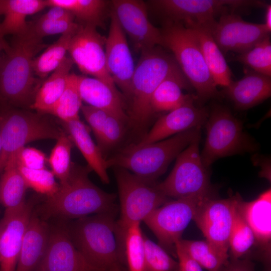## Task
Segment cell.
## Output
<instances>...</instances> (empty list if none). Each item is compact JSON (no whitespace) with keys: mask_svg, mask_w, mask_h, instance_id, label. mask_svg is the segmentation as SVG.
<instances>
[{"mask_svg":"<svg viewBox=\"0 0 271 271\" xmlns=\"http://www.w3.org/2000/svg\"><path fill=\"white\" fill-rule=\"evenodd\" d=\"M4 5H5V0H0V16L3 15ZM0 24H1V22H0Z\"/></svg>","mask_w":271,"mask_h":271,"instance_id":"obj_51","label":"cell"},{"mask_svg":"<svg viewBox=\"0 0 271 271\" xmlns=\"http://www.w3.org/2000/svg\"><path fill=\"white\" fill-rule=\"evenodd\" d=\"M50 8V9L39 19L53 21L74 20V16L68 11L59 7Z\"/></svg>","mask_w":271,"mask_h":271,"instance_id":"obj_46","label":"cell"},{"mask_svg":"<svg viewBox=\"0 0 271 271\" xmlns=\"http://www.w3.org/2000/svg\"><path fill=\"white\" fill-rule=\"evenodd\" d=\"M46 157L41 151L34 148L24 147L16 155V162L18 166L30 169H44Z\"/></svg>","mask_w":271,"mask_h":271,"instance_id":"obj_43","label":"cell"},{"mask_svg":"<svg viewBox=\"0 0 271 271\" xmlns=\"http://www.w3.org/2000/svg\"><path fill=\"white\" fill-rule=\"evenodd\" d=\"M81 110L97 139L100 135L108 115L110 113L88 105H82Z\"/></svg>","mask_w":271,"mask_h":271,"instance_id":"obj_44","label":"cell"},{"mask_svg":"<svg viewBox=\"0 0 271 271\" xmlns=\"http://www.w3.org/2000/svg\"><path fill=\"white\" fill-rule=\"evenodd\" d=\"M111 4L119 24L137 50L142 52L163 46L161 31L150 21L143 1L114 0Z\"/></svg>","mask_w":271,"mask_h":271,"instance_id":"obj_16","label":"cell"},{"mask_svg":"<svg viewBox=\"0 0 271 271\" xmlns=\"http://www.w3.org/2000/svg\"><path fill=\"white\" fill-rule=\"evenodd\" d=\"M224 94L239 110H246L261 103L271 95V77L247 71L237 81L224 87Z\"/></svg>","mask_w":271,"mask_h":271,"instance_id":"obj_22","label":"cell"},{"mask_svg":"<svg viewBox=\"0 0 271 271\" xmlns=\"http://www.w3.org/2000/svg\"><path fill=\"white\" fill-rule=\"evenodd\" d=\"M163 46L174 57L201 101L217 97L219 94L206 64L198 40L192 31L182 23L165 22L161 30Z\"/></svg>","mask_w":271,"mask_h":271,"instance_id":"obj_6","label":"cell"},{"mask_svg":"<svg viewBox=\"0 0 271 271\" xmlns=\"http://www.w3.org/2000/svg\"><path fill=\"white\" fill-rule=\"evenodd\" d=\"M107 271H122L120 265H115L109 268Z\"/></svg>","mask_w":271,"mask_h":271,"instance_id":"obj_52","label":"cell"},{"mask_svg":"<svg viewBox=\"0 0 271 271\" xmlns=\"http://www.w3.org/2000/svg\"><path fill=\"white\" fill-rule=\"evenodd\" d=\"M270 33L264 23L245 21L236 13L222 15L211 30L212 36L223 54L229 52L244 53Z\"/></svg>","mask_w":271,"mask_h":271,"instance_id":"obj_15","label":"cell"},{"mask_svg":"<svg viewBox=\"0 0 271 271\" xmlns=\"http://www.w3.org/2000/svg\"><path fill=\"white\" fill-rule=\"evenodd\" d=\"M221 271H254V268L248 259H231Z\"/></svg>","mask_w":271,"mask_h":271,"instance_id":"obj_47","label":"cell"},{"mask_svg":"<svg viewBox=\"0 0 271 271\" xmlns=\"http://www.w3.org/2000/svg\"><path fill=\"white\" fill-rule=\"evenodd\" d=\"M96 28L91 25H80L78 30L71 38L68 52L83 73L116 88L106 68L104 49L106 38L98 32Z\"/></svg>","mask_w":271,"mask_h":271,"instance_id":"obj_14","label":"cell"},{"mask_svg":"<svg viewBox=\"0 0 271 271\" xmlns=\"http://www.w3.org/2000/svg\"><path fill=\"white\" fill-rule=\"evenodd\" d=\"M180 71L174 56L157 47L141 52L127 98L128 122L134 129H144L154 114L151 98L157 87L166 78Z\"/></svg>","mask_w":271,"mask_h":271,"instance_id":"obj_3","label":"cell"},{"mask_svg":"<svg viewBox=\"0 0 271 271\" xmlns=\"http://www.w3.org/2000/svg\"><path fill=\"white\" fill-rule=\"evenodd\" d=\"M42 39L31 30L14 36L5 54L0 58V100L10 104L31 107L40 87L33 63L46 48Z\"/></svg>","mask_w":271,"mask_h":271,"instance_id":"obj_1","label":"cell"},{"mask_svg":"<svg viewBox=\"0 0 271 271\" xmlns=\"http://www.w3.org/2000/svg\"><path fill=\"white\" fill-rule=\"evenodd\" d=\"M206 198L210 197H190L168 201L155 209L144 222L155 235L160 246L169 250L175 249L176 242L181 238Z\"/></svg>","mask_w":271,"mask_h":271,"instance_id":"obj_12","label":"cell"},{"mask_svg":"<svg viewBox=\"0 0 271 271\" xmlns=\"http://www.w3.org/2000/svg\"><path fill=\"white\" fill-rule=\"evenodd\" d=\"M125 123L115 116L108 115L100 135L96 139L97 146L102 154L107 153L120 142L125 132Z\"/></svg>","mask_w":271,"mask_h":271,"instance_id":"obj_41","label":"cell"},{"mask_svg":"<svg viewBox=\"0 0 271 271\" xmlns=\"http://www.w3.org/2000/svg\"><path fill=\"white\" fill-rule=\"evenodd\" d=\"M200 138L201 127H197L142 147L131 145L106 159L107 167L121 168L155 183L166 172L173 159Z\"/></svg>","mask_w":271,"mask_h":271,"instance_id":"obj_4","label":"cell"},{"mask_svg":"<svg viewBox=\"0 0 271 271\" xmlns=\"http://www.w3.org/2000/svg\"><path fill=\"white\" fill-rule=\"evenodd\" d=\"M190 29L198 40L203 56L214 82L217 86L227 87L232 80V73L224 54L212 36L211 31L204 28Z\"/></svg>","mask_w":271,"mask_h":271,"instance_id":"obj_27","label":"cell"},{"mask_svg":"<svg viewBox=\"0 0 271 271\" xmlns=\"http://www.w3.org/2000/svg\"><path fill=\"white\" fill-rule=\"evenodd\" d=\"M151 3L165 17V22L211 30L217 23V17L228 13L240 14L251 8H265L267 5L264 1L256 0H156Z\"/></svg>","mask_w":271,"mask_h":271,"instance_id":"obj_8","label":"cell"},{"mask_svg":"<svg viewBox=\"0 0 271 271\" xmlns=\"http://www.w3.org/2000/svg\"><path fill=\"white\" fill-rule=\"evenodd\" d=\"M265 25L267 30L270 32L271 31V5L267 4L265 8Z\"/></svg>","mask_w":271,"mask_h":271,"instance_id":"obj_48","label":"cell"},{"mask_svg":"<svg viewBox=\"0 0 271 271\" xmlns=\"http://www.w3.org/2000/svg\"><path fill=\"white\" fill-rule=\"evenodd\" d=\"M200 138L191 143L177 157L173 169L158 188L167 197H210L211 187L208 172L203 164Z\"/></svg>","mask_w":271,"mask_h":271,"instance_id":"obj_11","label":"cell"},{"mask_svg":"<svg viewBox=\"0 0 271 271\" xmlns=\"http://www.w3.org/2000/svg\"><path fill=\"white\" fill-rule=\"evenodd\" d=\"M9 45L4 40V38L0 36V52L2 50L5 51Z\"/></svg>","mask_w":271,"mask_h":271,"instance_id":"obj_49","label":"cell"},{"mask_svg":"<svg viewBox=\"0 0 271 271\" xmlns=\"http://www.w3.org/2000/svg\"><path fill=\"white\" fill-rule=\"evenodd\" d=\"M120 201V217L116 221V233L124 255V242L128 227L141 223L156 208L168 201L156 182L146 181L129 171L114 167Z\"/></svg>","mask_w":271,"mask_h":271,"instance_id":"obj_7","label":"cell"},{"mask_svg":"<svg viewBox=\"0 0 271 271\" xmlns=\"http://www.w3.org/2000/svg\"><path fill=\"white\" fill-rule=\"evenodd\" d=\"M72 143L69 136L64 132L57 140L49 158L52 172L60 181V184L65 183L70 176L73 164L71 161Z\"/></svg>","mask_w":271,"mask_h":271,"instance_id":"obj_37","label":"cell"},{"mask_svg":"<svg viewBox=\"0 0 271 271\" xmlns=\"http://www.w3.org/2000/svg\"><path fill=\"white\" fill-rule=\"evenodd\" d=\"M91 169L72 164L70 176L43 205L49 215L80 218L91 214L116 212V195L107 193L88 178Z\"/></svg>","mask_w":271,"mask_h":271,"instance_id":"obj_2","label":"cell"},{"mask_svg":"<svg viewBox=\"0 0 271 271\" xmlns=\"http://www.w3.org/2000/svg\"><path fill=\"white\" fill-rule=\"evenodd\" d=\"M194 99L160 117L142 140L132 145L142 147L192 128L201 127L206 123L209 112L205 107H196L194 104Z\"/></svg>","mask_w":271,"mask_h":271,"instance_id":"obj_19","label":"cell"},{"mask_svg":"<svg viewBox=\"0 0 271 271\" xmlns=\"http://www.w3.org/2000/svg\"><path fill=\"white\" fill-rule=\"evenodd\" d=\"M82 102L78 86V75L70 74L63 93L47 113L57 116L62 122L76 119L79 118Z\"/></svg>","mask_w":271,"mask_h":271,"instance_id":"obj_34","label":"cell"},{"mask_svg":"<svg viewBox=\"0 0 271 271\" xmlns=\"http://www.w3.org/2000/svg\"><path fill=\"white\" fill-rule=\"evenodd\" d=\"M73 63L70 57L65 58L39 88L30 107L31 108L39 113H47L65 89Z\"/></svg>","mask_w":271,"mask_h":271,"instance_id":"obj_29","label":"cell"},{"mask_svg":"<svg viewBox=\"0 0 271 271\" xmlns=\"http://www.w3.org/2000/svg\"><path fill=\"white\" fill-rule=\"evenodd\" d=\"M17 166L28 188L47 197L52 195L58 190L59 184L56 182L52 171L45 168L30 169L20 166Z\"/></svg>","mask_w":271,"mask_h":271,"instance_id":"obj_40","label":"cell"},{"mask_svg":"<svg viewBox=\"0 0 271 271\" xmlns=\"http://www.w3.org/2000/svg\"><path fill=\"white\" fill-rule=\"evenodd\" d=\"M79 26L80 25L71 20L53 21L38 19L35 22L30 23L31 31L41 39L58 34L76 33Z\"/></svg>","mask_w":271,"mask_h":271,"instance_id":"obj_42","label":"cell"},{"mask_svg":"<svg viewBox=\"0 0 271 271\" xmlns=\"http://www.w3.org/2000/svg\"><path fill=\"white\" fill-rule=\"evenodd\" d=\"M140 224H132L125 235L124 255L129 271H145L144 234Z\"/></svg>","mask_w":271,"mask_h":271,"instance_id":"obj_38","label":"cell"},{"mask_svg":"<svg viewBox=\"0 0 271 271\" xmlns=\"http://www.w3.org/2000/svg\"><path fill=\"white\" fill-rule=\"evenodd\" d=\"M175 249L178 258L179 271H203L200 265L184 250L178 240L175 244Z\"/></svg>","mask_w":271,"mask_h":271,"instance_id":"obj_45","label":"cell"},{"mask_svg":"<svg viewBox=\"0 0 271 271\" xmlns=\"http://www.w3.org/2000/svg\"><path fill=\"white\" fill-rule=\"evenodd\" d=\"M234 61L252 69V70L271 77V43L270 35L266 36L250 50L238 54Z\"/></svg>","mask_w":271,"mask_h":271,"instance_id":"obj_36","label":"cell"},{"mask_svg":"<svg viewBox=\"0 0 271 271\" xmlns=\"http://www.w3.org/2000/svg\"><path fill=\"white\" fill-rule=\"evenodd\" d=\"M255 242L254 233L239 211L237 204L229 240L231 259H239L248 252Z\"/></svg>","mask_w":271,"mask_h":271,"instance_id":"obj_35","label":"cell"},{"mask_svg":"<svg viewBox=\"0 0 271 271\" xmlns=\"http://www.w3.org/2000/svg\"><path fill=\"white\" fill-rule=\"evenodd\" d=\"M50 233L46 223L33 214L26 231L15 271H34L43 258Z\"/></svg>","mask_w":271,"mask_h":271,"instance_id":"obj_24","label":"cell"},{"mask_svg":"<svg viewBox=\"0 0 271 271\" xmlns=\"http://www.w3.org/2000/svg\"><path fill=\"white\" fill-rule=\"evenodd\" d=\"M2 152L0 167L3 170L10 159L29 142L44 139L57 140L63 133L59 128L38 113L16 109L0 111Z\"/></svg>","mask_w":271,"mask_h":271,"instance_id":"obj_10","label":"cell"},{"mask_svg":"<svg viewBox=\"0 0 271 271\" xmlns=\"http://www.w3.org/2000/svg\"><path fill=\"white\" fill-rule=\"evenodd\" d=\"M206 127L207 136L200 156L207 169L219 158L257 150V144L243 130L240 120L224 106L212 107Z\"/></svg>","mask_w":271,"mask_h":271,"instance_id":"obj_9","label":"cell"},{"mask_svg":"<svg viewBox=\"0 0 271 271\" xmlns=\"http://www.w3.org/2000/svg\"><path fill=\"white\" fill-rule=\"evenodd\" d=\"M0 178V203L6 209L20 207L26 201L28 187L19 170L16 160L8 161Z\"/></svg>","mask_w":271,"mask_h":271,"instance_id":"obj_30","label":"cell"},{"mask_svg":"<svg viewBox=\"0 0 271 271\" xmlns=\"http://www.w3.org/2000/svg\"><path fill=\"white\" fill-rule=\"evenodd\" d=\"M240 198L237 194L225 199L206 198L193 219L206 240L225 255H229V240Z\"/></svg>","mask_w":271,"mask_h":271,"instance_id":"obj_13","label":"cell"},{"mask_svg":"<svg viewBox=\"0 0 271 271\" xmlns=\"http://www.w3.org/2000/svg\"><path fill=\"white\" fill-rule=\"evenodd\" d=\"M32 209L26 202L19 207L6 209L0 221V271H15Z\"/></svg>","mask_w":271,"mask_h":271,"instance_id":"obj_18","label":"cell"},{"mask_svg":"<svg viewBox=\"0 0 271 271\" xmlns=\"http://www.w3.org/2000/svg\"><path fill=\"white\" fill-rule=\"evenodd\" d=\"M238 207L252 229L255 242L264 248L265 255L268 260L271 240L270 189L265 191L251 201L245 202L240 198Z\"/></svg>","mask_w":271,"mask_h":271,"instance_id":"obj_23","label":"cell"},{"mask_svg":"<svg viewBox=\"0 0 271 271\" xmlns=\"http://www.w3.org/2000/svg\"><path fill=\"white\" fill-rule=\"evenodd\" d=\"M46 7L47 0H5L4 18L0 24V36H16L28 33L30 23L26 22V18Z\"/></svg>","mask_w":271,"mask_h":271,"instance_id":"obj_26","label":"cell"},{"mask_svg":"<svg viewBox=\"0 0 271 271\" xmlns=\"http://www.w3.org/2000/svg\"><path fill=\"white\" fill-rule=\"evenodd\" d=\"M179 243L186 253L201 267L208 271H221L229 261V255L220 251L205 240H190L181 238Z\"/></svg>","mask_w":271,"mask_h":271,"instance_id":"obj_32","label":"cell"},{"mask_svg":"<svg viewBox=\"0 0 271 271\" xmlns=\"http://www.w3.org/2000/svg\"><path fill=\"white\" fill-rule=\"evenodd\" d=\"M62 122L69 137L85 159L88 166L96 173L103 183L108 184L109 178L106 159L92 140L88 127L80 118Z\"/></svg>","mask_w":271,"mask_h":271,"instance_id":"obj_25","label":"cell"},{"mask_svg":"<svg viewBox=\"0 0 271 271\" xmlns=\"http://www.w3.org/2000/svg\"><path fill=\"white\" fill-rule=\"evenodd\" d=\"M78 86L82 101L115 116L125 123L129 118L123 97L117 90L103 81L78 75Z\"/></svg>","mask_w":271,"mask_h":271,"instance_id":"obj_21","label":"cell"},{"mask_svg":"<svg viewBox=\"0 0 271 271\" xmlns=\"http://www.w3.org/2000/svg\"><path fill=\"white\" fill-rule=\"evenodd\" d=\"M3 171L1 169H0V172Z\"/></svg>","mask_w":271,"mask_h":271,"instance_id":"obj_53","label":"cell"},{"mask_svg":"<svg viewBox=\"0 0 271 271\" xmlns=\"http://www.w3.org/2000/svg\"><path fill=\"white\" fill-rule=\"evenodd\" d=\"M145 271H179L178 262L144 234Z\"/></svg>","mask_w":271,"mask_h":271,"instance_id":"obj_39","label":"cell"},{"mask_svg":"<svg viewBox=\"0 0 271 271\" xmlns=\"http://www.w3.org/2000/svg\"><path fill=\"white\" fill-rule=\"evenodd\" d=\"M2 152V136H1V112H0V157L1 156ZM0 169L3 171V169L0 167Z\"/></svg>","mask_w":271,"mask_h":271,"instance_id":"obj_50","label":"cell"},{"mask_svg":"<svg viewBox=\"0 0 271 271\" xmlns=\"http://www.w3.org/2000/svg\"><path fill=\"white\" fill-rule=\"evenodd\" d=\"M76 33L62 34L56 42L35 58L33 66L35 75L44 79L61 64L66 57L71 38Z\"/></svg>","mask_w":271,"mask_h":271,"instance_id":"obj_33","label":"cell"},{"mask_svg":"<svg viewBox=\"0 0 271 271\" xmlns=\"http://www.w3.org/2000/svg\"><path fill=\"white\" fill-rule=\"evenodd\" d=\"M116 212L79 218L72 230V241L96 271H107L125 260L116 233Z\"/></svg>","mask_w":271,"mask_h":271,"instance_id":"obj_5","label":"cell"},{"mask_svg":"<svg viewBox=\"0 0 271 271\" xmlns=\"http://www.w3.org/2000/svg\"><path fill=\"white\" fill-rule=\"evenodd\" d=\"M104 49L107 71L114 84L120 88L127 99L135 66L125 33L113 11L110 15L109 32Z\"/></svg>","mask_w":271,"mask_h":271,"instance_id":"obj_17","label":"cell"},{"mask_svg":"<svg viewBox=\"0 0 271 271\" xmlns=\"http://www.w3.org/2000/svg\"><path fill=\"white\" fill-rule=\"evenodd\" d=\"M190 85L182 71L166 78L152 95L151 106L153 112H169L191 99H196L192 95L183 93L182 89L189 87Z\"/></svg>","mask_w":271,"mask_h":271,"instance_id":"obj_28","label":"cell"},{"mask_svg":"<svg viewBox=\"0 0 271 271\" xmlns=\"http://www.w3.org/2000/svg\"><path fill=\"white\" fill-rule=\"evenodd\" d=\"M48 7L63 8L83 23L103 27L106 2L101 0H47Z\"/></svg>","mask_w":271,"mask_h":271,"instance_id":"obj_31","label":"cell"},{"mask_svg":"<svg viewBox=\"0 0 271 271\" xmlns=\"http://www.w3.org/2000/svg\"><path fill=\"white\" fill-rule=\"evenodd\" d=\"M36 271H96L64 231L50 233L46 250Z\"/></svg>","mask_w":271,"mask_h":271,"instance_id":"obj_20","label":"cell"}]
</instances>
